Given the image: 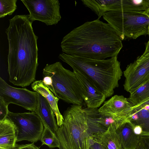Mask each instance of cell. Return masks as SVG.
<instances>
[{
    "mask_svg": "<svg viewBox=\"0 0 149 149\" xmlns=\"http://www.w3.org/2000/svg\"><path fill=\"white\" fill-rule=\"evenodd\" d=\"M9 21L5 31L9 45V81L14 85L26 87L36 81L38 37L33 32L29 15H16Z\"/></svg>",
    "mask_w": 149,
    "mask_h": 149,
    "instance_id": "obj_1",
    "label": "cell"
},
{
    "mask_svg": "<svg viewBox=\"0 0 149 149\" xmlns=\"http://www.w3.org/2000/svg\"><path fill=\"white\" fill-rule=\"evenodd\" d=\"M123 46L114 29L98 19L74 29L61 43L64 53L97 60L118 56Z\"/></svg>",
    "mask_w": 149,
    "mask_h": 149,
    "instance_id": "obj_2",
    "label": "cell"
},
{
    "mask_svg": "<svg viewBox=\"0 0 149 149\" xmlns=\"http://www.w3.org/2000/svg\"><path fill=\"white\" fill-rule=\"evenodd\" d=\"M58 58L73 69L79 70L94 82L106 98L112 96L123 72L118 56L97 60L70 55L63 53Z\"/></svg>",
    "mask_w": 149,
    "mask_h": 149,
    "instance_id": "obj_3",
    "label": "cell"
},
{
    "mask_svg": "<svg viewBox=\"0 0 149 149\" xmlns=\"http://www.w3.org/2000/svg\"><path fill=\"white\" fill-rule=\"evenodd\" d=\"M43 84L59 99L72 104L83 105L81 84L73 71L57 62L47 64L42 72Z\"/></svg>",
    "mask_w": 149,
    "mask_h": 149,
    "instance_id": "obj_4",
    "label": "cell"
},
{
    "mask_svg": "<svg viewBox=\"0 0 149 149\" xmlns=\"http://www.w3.org/2000/svg\"><path fill=\"white\" fill-rule=\"evenodd\" d=\"M83 106L72 104L64 111L63 123L59 127L56 134L59 149H87L90 135Z\"/></svg>",
    "mask_w": 149,
    "mask_h": 149,
    "instance_id": "obj_5",
    "label": "cell"
},
{
    "mask_svg": "<svg viewBox=\"0 0 149 149\" xmlns=\"http://www.w3.org/2000/svg\"><path fill=\"white\" fill-rule=\"evenodd\" d=\"M102 17L122 40L148 35L149 18L145 14L116 10L107 12Z\"/></svg>",
    "mask_w": 149,
    "mask_h": 149,
    "instance_id": "obj_6",
    "label": "cell"
},
{
    "mask_svg": "<svg viewBox=\"0 0 149 149\" xmlns=\"http://www.w3.org/2000/svg\"><path fill=\"white\" fill-rule=\"evenodd\" d=\"M7 117L15 125L17 142L26 140L34 143L40 140L44 126L35 112L19 113L9 111Z\"/></svg>",
    "mask_w": 149,
    "mask_h": 149,
    "instance_id": "obj_7",
    "label": "cell"
},
{
    "mask_svg": "<svg viewBox=\"0 0 149 149\" xmlns=\"http://www.w3.org/2000/svg\"><path fill=\"white\" fill-rule=\"evenodd\" d=\"M29 10L33 22L38 20L47 25L56 24L60 21V3L58 0H21Z\"/></svg>",
    "mask_w": 149,
    "mask_h": 149,
    "instance_id": "obj_8",
    "label": "cell"
},
{
    "mask_svg": "<svg viewBox=\"0 0 149 149\" xmlns=\"http://www.w3.org/2000/svg\"><path fill=\"white\" fill-rule=\"evenodd\" d=\"M38 95V92L26 88L11 86L0 77V98L8 106L10 104H13L35 112L37 107Z\"/></svg>",
    "mask_w": 149,
    "mask_h": 149,
    "instance_id": "obj_9",
    "label": "cell"
},
{
    "mask_svg": "<svg viewBox=\"0 0 149 149\" xmlns=\"http://www.w3.org/2000/svg\"><path fill=\"white\" fill-rule=\"evenodd\" d=\"M87 119L90 135L104 132L108 130L116 131L122 125L130 121L131 113L121 116L102 114L98 109L84 107Z\"/></svg>",
    "mask_w": 149,
    "mask_h": 149,
    "instance_id": "obj_10",
    "label": "cell"
},
{
    "mask_svg": "<svg viewBox=\"0 0 149 149\" xmlns=\"http://www.w3.org/2000/svg\"><path fill=\"white\" fill-rule=\"evenodd\" d=\"M124 89L130 93L149 80V56L142 55L123 72Z\"/></svg>",
    "mask_w": 149,
    "mask_h": 149,
    "instance_id": "obj_11",
    "label": "cell"
},
{
    "mask_svg": "<svg viewBox=\"0 0 149 149\" xmlns=\"http://www.w3.org/2000/svg\"><path fill=\"white\" fill-rule=\"evenodd\" d=\"M82 88L84 104L88 108L96 109L103 103L106 98L93 81L81 72L73 69Z\"/></svg>",
    "mask_w": 149,
    "mask_h": 149,
    "instance_id": "obj_12",
    "label": "cell"
},
{
    "mask_svg": "<svg viewBox=\"0 0 149 149\" xmlns=\"http://www.w3.org/2000/svg\"><path fill=\"white\" fill-rule=\"evenodd\" d=\"M132 106L127 98L123 95H115L104 102L98 110L101 114L121 116L130 113L129 111Z\"/></svg>",
    "mask_w": 149,
    "mask_h": 149,
    "instance_id": "obj_13",
    "label": "cell"
},
{
    "mask_svg": "<svg viewBox=\"0 0 149 149\" xmlns=\"http://www.w3.org/2000/svg\"><path fill=\"white\" fill-rule=\"evenodd\" d=\"M38 96L37 107L35 112L40 118L44 126L56 135L59 127L54 117V113L45 98L38 93Z\"/></svg>",
    "mask_w": 149,
    "mask_h": 149,
    "instance_id": "obj_14",
    "label": "cell"
},
{
    "mask_svg": "<svg viewBox=\"0 0 149 149\" xmlns=\"http://www.w3.org/2000/svg\"><path fill=\"white\" fill-rule=\"evenodd\" d=\"M32 89L44 97L51 107L56 118L57 125L61 127L63 123V116L59 111L58 105L59 99L55 96L49 88L43 84L42 80H36L31 84Z\"/></svg>",
    "mask_w": 149,
    "mask_h": 149,
    "instance_id": "obj_15",
    "label": "cell"
},
{
    "mask_svg": "<svg viewBox=\"0 0 149 149\" xmlns=\"http://www.w3.org/2000/svg\"><path fill=\"white\" fill-rule=\"evenodd\" d=\"M17 142L15 125L7 117L0 121V148L14 149L16 147Z\"/></svg>",
    "mask_w": 149,
    "mask_h": 149,
    "instance_id": "obj_16",
    "label": "cell"
},
{
    "mask_svg": "<svg viewBox=\"0 0 149 149\" xmlns=\"http://www.w3.org/2000/svg\"><path fill=\"white\" fill-rule=\"evenodd\" d=\"M133 126L130 121L116 131L123 149H135L139 143L141 136L134 133Z\"/></svg>",
    "mask_w": 149,
    "mask_h": 149,
    "instance_id": "obj_17",
    "label": "cell"
},
{
    "mask_svg": "<svg viewBox=\"0 0 149 149\" xmlns=\"http://www.w3.org/2000/svg\"><path fill=\"white\" fill-rule=\"evenodd\" d=\"M83 4L90 8L97 16L98 19L106 12L118 10L119 0H82Z\"/></svg>",
    "mask_w": 149,
    "mask_h": 149,
    "instance_id": "obj_18",
    "label": "cell"
},
{
    "mask_svg": "<svg viewBox=\"0 0 149 149\" xmlns=\"http://www.w3.org/2000/svg\"><path fill=\"white\" fill-rule=\"evenodd\" d=\"M90 136L107 149H123L116 131L108 130L104 132Z\"/></svg>",
    "mask_w": 149,
    "mask_h": 149,
    "instance_id": "obj_19",
    "label": "cell"
},
{
    "mask_svg": "<svg viewBox=\"0 0 149 149\" xmlns=\"http://www.w3.org/2000/svg\"><path fill=\"white\" fill-rule=\"evenodd\" d=\"M149 8V0H120L119 10L140 13Z\"/></svg>",
    "mask_w": 149,
    "mask_h": 149,
    "instance_id": "obj_20",
    "label": "cell"
},
{
    "mask_svg": "<svg viewBox=\"0 0 149 149\" xmlns=\"http://www.w3.org/2000/svg\"><path fill=\"white\" fill-rule=\"evenodd\" d=\"M127 99L132 107L138 105L149 100V80L130 93Z\"/></svg>",
    "mask_w": 149,
    "mask_h": 149,
    "instance_id": "obj_21",
    "label": "cell"
},
{
    "mask_svg": "<svg viewBox=\"0 0 149 149\" xmlns=\"http://www.w3.org/2000/svg\"><path fill=\"white\" fill-rule=\"evenodd\" d=\"M130 121L134 125L141 126L143 132L149 133V111L143 108L131 114Z\"/></svg>",
    "mask_w": 149,
    "mask_h": 149,
    "instance_id": "obj_22",
    "label": "cell"
},
{
    "mask_svg": "<svg viewBox=\"0 0 149 149\" xmlns=\"http://www.w3.org/2000/svg\"><path fill=\"white\" fill-rule=\"evenodd\" d=\"M40 141L42 145H46L49 148H60V142L56 135L47 127H44Z\"/></svg>",
    "mask_w": 149,
    "mask_h": 149,
    "instance_id": "obj_23",
    "label": "cell"
},
{
    "mask_svg": "<svg viewBox=\"0 0 149 149\" xmlns=\"http://www.w3.org/2000/svg\"><path fill=\"white\" fill-rule=\"evenodd\" d=\"M17 0H0V17L11 15L17 8Z\"/></svg>",
    "mask_w": 149,
    "mask_h": 149,
    "instance_id": "obj_24",
    "label": "cell"
},
{
    "mask_svg": "<svg viewBox=\"0 0 149 149\" xmlns=\"http://www.w3.org/2000/svg\"><path fill=\"white\" fill-rule=\"evenodd\" d=\"M87 149H107L102 144L99 143L91 136L88 139Z\"/></svg>",
    "mask_w": 149,
    "mask_h": 149,
    "instance_id": "obj_25",
    "label": "cell"
},
{
    "mask_svg": "<svg viewBox=\"0 0 149 149\" xmlns=\"http://www.w3.org/2000/svg\"><path fill=\"white\" fill-rule=\"evenodd\" d=\"M8 107L3 101L0 98V121L3 120L7 117L9 111Z\"/></svg>",
    "mask_w": 149,
    "mask_h": 149,
    "instance_id": "obj_26",
    "label": "cell"
},
{
    "mask_svg": "<svg viewBox=\"0 0 149 149\" xmlns=\"http://www.w3.org/2000/svg\"><path fill=\"white\" fill-rule=\"evenodd\" d=\"M146 105L149 106V100L138 105L132 107L130 111L131 112V114L140 110Z\"/></svg>",
    "mask_w": 149,
    "mask_h": 149,
    "instance_id": "obj_27",
    "label": "cell"
},
{
    "mask_svg": "<svg viewBox=\"0 0 149 149\" xmlns=\"http://www.w3.org/2000/svg\"><path fill=\"white\" fill-rule=\"evenodd\" d=\"M15 149H40L34 145V143L18 145L17 144Z\"/></svg>",
    "mask_w": 149,
    "mask_h": 149,
    "instance_id": "obj_28",
    "label": "cell"
},
{
    "mask_svg": "<svg viewBox=\"0 0 149 149\" xmlns=\"http://www.w3.org/2000/svg\"><path fill=\"white\" fill-rule=\"evenodd\" d=\"M140 141L142 143L145 149H149V136H141Z\"/></svg>",
    "mask_w": 149,
    "mask_h": 149,
    "instance_id": "obj_29",
    "label": "cell"
},
{
    "mask_svg": "<svg viewBox=\"0 0 149 149\" xmlns=\"http://www.w3.org/2000/svg\"><path fill=\"white\" fill-rule=\"evenodd\" d=\"M133 131L135 134L140 136L143 132L142 128L139 125H134Z\"/></svg>",
    "mask_w": 149,
    "mask_h": 149,
    "instance_id": "obj_30",
    "label": "cell"
},
{
    "mask_svg": "<svg viewBox=\"0 0 149 149\" xmlns=\"http://www.w3.org/2000/svg\"><path fill=\"white\" fill-rule=\"evenodd\" d=\"M149 51V39L148 42L146 43V45L145 50L142 54L143 55L146 54Z\"/></svg>",
    "mask_w": 149,
    "mask_h": 149,
    "instance_id": "obj_31",
    "label": "cell"
},
{
    "mask_svg": "<svg viewBox=\"0 0 149 149\" xmlns=\"http://www.w3.org/2000/svg\"><path fill=\"white\" fill-rule=\"evenodd\" d=\"M135 149H145V148L140 141L138 146Z\"/></svg>",
    "mask_w": 149,
    "mask_h": 149,
    "instance_id": "obj_32",
    "label": "cell"
},
{
    "mask_svg": "<svg viewBox=\"0 0 149 149\" xmlns=\"http://www.w3.org/2000/svg\"><path fill=\"white\" fill-rule=\"evenodd\" d=\"M139 13L145 14L149 18V8L146 10Z\"/></svg>",
    "mask_w": 149,
    "mask_h": 149,
    "instance_id": "obj_33",
    "label": "cell"
},
{
    "mask_svg": "<svg viewBox=\"0 0 149 149\" xmlns=\"http://www.w3.org/2000/svg\"><path fill=\"white\" fill-rule=\"evenodd\" d=\"M146 135L149 136V133H146V132H143L141 134V136H146Z\"/></svg>",
    "mask_w": 149,
    "mask_h": 149,
    "instance_id": "obj_34",
    "label": "cell"
},
{
    "mask_svg": "<svg viewBox=\"0 0 149 149\" xmlns=\"http://www.w3.org/2000/svg\"><path fill=\"white\" fill-rule=\"evenodd\" d=\"M144 55L149 56V51L146 54H145Z\"/></svg>",
    "mask_w": 149,
    "mask_h": 149,
    "instance_id": "obj_35",
    "label": "cell"
},
{
    "mask_svg": "<svg viewBox=\"0 0 149 149\" xmlns=\"http://www.w3.org/2000/svg\"><path fill=\"white\" fill-rule=\"evenodd\" d=\"M15 148H16V147L14 149H15ZM0 149H3V148H0Z\"/></svg>",
    "mask_w": 149,
    "mask_h": 149,
    "instance_id": "obj_36",
    "label": "cell"
},
{
    "mask_svg": "<svg viewBox=\"0 0 149 149\" xmlns=\"http://www.w3.org/2000/svg\"><path fill=\"white\" fill-rule=\"evenodd\" d=\"M148 32H149V33H148V35L149 36V28H148Z\"/></svg>",
    "mask_w": 149,
    "mask_h": 149,
    "instance_id": "obj_37",
    "label": "cell"
}]
</instances>
